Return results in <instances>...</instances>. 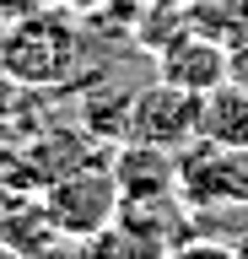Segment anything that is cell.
I'll list each match as a JSON object with an SVG mask.
<instances>
[{"mask_svg":"<svg viewBox=\"0 0 248 259\" xmlns=\"http://www.w3.org/2000/svg\"><path fill=\"white\" fill-rule=\"evenodd\" d=\"M81 60V38L65 16H49V11H33L22 16L17 27H6L0 38V65L11 70L17 81L27 87H49V81H65Z\"/></svg>","mask_w":248,"mask_h":259,"instance_id":"cell-1","label":"cell"},{"mask_svg":"<svg viewBox=\"0 0 248 259\" xmlns=\"http://www.w3.org/2000/svg\"><path fill=\"white\" fill-rule=\"evenodd\" d=\"M200 119H205V97L200 92H183L173 81H151L130 97V124H124V141H151V146H178L200 141Z\"/></svg>","mask_w":248,"mask_h":259,"instance_id":"cell-2","label":"cell"},{"mask_svg":"<svg viewBox=\"0 0 248 259\" xmlns=\"http://www.w3.org/2000/svg\"><path fill=\"white\" fill-rule=\"evenodd\" d=\"M43 205H49L54 227H60L65 238H103V232L114 227L124 194H119L108 167H76V173L54 178V189H49Z\"/></svg>","mask_w":248,"mask_h":259,"instance_id":"cell-3","label":"cell"},{"mask_svg":"<svg viewBox=\"0 0 248 259\" xmlns=\"http://www.w3.org/2000/svg\"><path fill=\"white\" fill-rule=\"evenodd\" d=\"M157 76L183 87V92H216L221 81H232V49L211 32H200L183 22V32H173L162 49H157Z\"/></svg>","mask_w":248,"mask_h":259,"instance_id":"cell-4","label":"cell"},{"mask_svg":"<svg viewBox=\"0 0 248 259\" xmlns=\"http://www.w3.org/2000/svg\"><path fill=\"white\" fill-rule=\"evenodd\" d=\"M114 184L124 200L135 205H146V200H167V194L178 189V162L167 146H151V141H124L114 151Z\"/></svg>","mask_w":248,"mask_h":259,"instance_id":"cell-5","label":"cell"},{"mask_svg":"<svg viewBox=\"0 0 248 259\" xmlns=\"http://www.w3.org/2000/svg\"><path fill=\"white\" fill-rule=\"evenodd\" d=\"M200 141L221 151H248V81H221L216 92H205Z\"/></svg>","mask_w":248,"mask_h":259,"instance_id":"cell-6","label":"cell"},{"mask_svg":"<svg viewBox=\"0 0 248 259\" xmlns=\"http://www.w3.org/2000/svg\"><path fill=\"white\" fill-rule=\"evenodd\" d=\"M183 22L232 49L248 38V0H183Z\"/></svg>","mask_w":248,"mask_h":259,"instance_id":"cell-7","label":"cell"}]
</instances>
